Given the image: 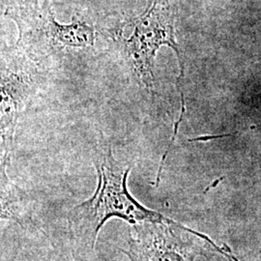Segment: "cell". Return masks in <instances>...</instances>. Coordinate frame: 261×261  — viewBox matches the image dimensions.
Wrapping results in <instances>:
<instances>
[{
    "label": "cell",
    "instance_id": "1",
    "mask_svg": "<svg viewBox=\"0 0 261 261\" xmlns=\"http://www.w3.org/2000/svg\"><path fill=\"white\" fill-rule=\"evenodd\" d=\"M96 167L99 184L93 196L75 206L69 215L72 232L80 242L95 248L103 224L111 218H120L130 224L141 222L171 223L168 218L140 204L127 190L130 168L113 158L112 149L98 152Z\"/></svg>",
    "mask_w": 261,
    "mask_h": 261
},
{
    "label": "cell",
    "instance_id": "2",
    "mask_svg": "<svg viewBox=\"0 0 261 261\" xmlns=\"http://www.w3.org/2000/svg\"><path fill=\"white\" fill-rule=\"evenodd\" d=\"M5 16L18 27L19 50L33 60L48 56L50 51L94 45V28L79 19L68 25L60 24L55 19L49 0H44L42 5L38 0H14Z\"/></svg>",
    "mask_w": 261,
    "mask_h": 261
},
{
    "label": "cell",
    "instance_id": "3",
    "mask_svg": "<svg viewBox=\"0 0 261 261\" xmlns=\"http://www.w3.org/2000/svg\"><path fill=\"white\" fill-rule=\"evenodd\" d=\"M37 85L36 71L18 51L0 54V140L11 157L19 119Z\"/></svg>",
    "mask_w": 261,
    "mask_h": 261
},
{
    "label": "cell",
    "instance_id": "4",
    "mask_svg": "<svg viewBox=\"0 0 261 261\" xmlns=\"http://www.w3.org/2000/svg\"><path fill=\"white\" fill-rule=\"evenodd\" d=\"M126 25L133 28V33L128 39L119 38V41L130 57L137 74L148 88L152 89L154 86L153 61L162 45H168L175 50L181 64V75H183L182 56L175 42L172 18L167 10L154 3L142 17L130 20Z\"/></svg>",
    "mask_w": 261,
    "mask_h": 261
},
{
    "label": "cell",
    "instance_id": "5",
    "mask_svg": "<svg viewBox=\"0 0 261 261\" xmlns=\"http://www.w3.org/2000/svg\"><path fill=\"white\" fill-rule=\"evenodd\" d=\"M123 252L130 261H195L198 253L174 222L132 224L129 249Z\"/></svg>",
    "mask_w": 261,
    "mask_h": 261
},
{
    "label": "cell",
    "instance_id": "6",
    "mask_svg": "<svg viewBox=\"0 0 261 261\" xmlns=\"http://www.w3.org/2000/svg\"><path fill=\"white\" fill-rule=\"evenodd\" d=\"M9 156H0V221L25 224L28 219V198L25 191L17 186L9 177L7 168Z\"/></svg>",
    "mask_w": 261,
    "mask_h": 261
}]
</instances>
